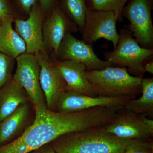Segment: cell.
<instances>
[{
	"label": "cell",
	"instance_id": "6da1fadb",
	"mask_svg": "<svg viewBox=\"0 0 153 153\" xmlns=\"http://www.w3.org/2000/svg\"><path fill=\"white\" fill-rule=\"evenodd\" d=\"M34 107V121L19 137L31 151L50 143L65 134L106 126L116 114L114 108L107 107L71 112H55L49 109L46 104Z\"/></svg>",
	"mask_w": 153,
	"mask_h": 153
},
{
	"label": "cell",
	"instance_id": "7a4b0ae2",
	"mask_svg": "<svg viewBox=\"0 0 153 153\" xmlns=\"http://www.w3.org/2000/svg\"><path fill=\"white\" fill-rule=\"evenodd\" d=\"M103 126L65 134L50 143L56 153H121L132 140L117 137Z\"/></svg>",
	"mask_w": 153,
	"mask_h": 153
},
{
	"label": "cell",
	"instance_id": "3957f363",
	"mask_svg": "<svg viewBox=\"0 0 153 153\" xmlns=\"http://www.w3.org/2000/svg\"><path fill=\"white\" fill-rule=\"evenodd\" d=\"M85 75L97 96L114 98L141 94L142 77L132 76L126 67L109 66L101 70H86Z\"/></svg>",
	"mask_w": 153,
	"mask_h": 153
},
{
	"label": "cell",
	"instance_id": "277c9868",
	"mask_svg": "<svg viewBox=\"0 0 153 153\" xmlns=\"http://www.w3.org/2000/svg\"><path fill=\"white\" fill-rule=\"evenodd\" d=\"M117 45L113 51H108L104 55L107 61L114 65L126 67L132 76L142 77L145 73V60L152 56L153 49L141 47L128 28L120 30Z\"/></svg>",
	"mask_w": 153,
	"mask_h": 153
},
{
	"label": "cell",
	"instance_id": "5b68a950",
	"mask_svg": "<svg viewBox=\"0 0 153 153\" xmlns=\"http://www.w3.org/2000/svg\"><path fill=\"white\" fill-rule=\"evenodd\" d=\"M153 0H130L125 6L123 17L129 21L128 29L141 47L153 49Z\"/></svg>",
	"mask_w": 153,
	"mask_h": 153
},
{
	"label": "cell",
	"instance_id": "8992f818",
	"mask_svg": "<svg viewBox=\"0 0 153 153\" xmlns=\"http://www.w3.org/2000/svg\"><path fill=\"white\" fill-rule=\"evenodd\" d=\"M117 22V18L112 11L87 8L85 22L81 31L82 40L92 44L98 39L103 38L111 41L115 49L120 38L116 28Z\"/></svg>",
	"mask_w": 153,
	"mask_h": 153
},
{
	"label": "cell",
	"instance_id": "52a82bcc",
	"mask_svg": "<svg viewBox=\"0 0 153 153\" xmlns=\"http://www.w3.org/2000/svg\"><path fill=\"white\" fill-rule=\"evenodd\" d=\"M55 59L59 61L73 60L84 65L87 71L101 70L114 64L100 60L94 52L92 44L77 39L68 33L58 48Z\"/></svg>",
	"mask_w": 153,
	"mask_h": 153
},
{
	"label": "cell",
	"instance_id": "ba28073f",
	"mask_svg": "<svg viewBox=\"0 0 153 153\" xmlns=\"http://www.w3.org/2000/svg\"><path fill=\"white\" fill-rule=\"evenodd\" d=\"M17 67L13 76L27 92L34 105L46 104L40 82V66L35 54L25 52L16 59Z\"/></svg>",
	"mask_w": 153,
	"mask_h": 153
},
{
	"label": "cell",
	"instance_id": "9c48e42d",
	"mask_svg": "<svg viewBox=\"0 0 153 153\" xmlns=\"http://www.w3.org/2000/svg\"><path fill=\"white\" fill-rule=\"evenodd\" d=\"M136 98L135 96L114 98L99 96L91 97L74 91H64L57 100L56 110L57 112H71L100 106L123 107L128 100Z\"/></svg>",
	"mask_w": 153,
	"mask_h": 153
},
{
	"label": "cell",
	"instance_id": "30bf717a",
	"mask_svg": "<svg viewBox=\"0 0 153 153\" xmlns=\"http://www.w3.org/2000/svg\"><path fill=\"white\" fill-rule=\"evenodd\" d=\"M104 127L107 131L123 139L150 140L153 136V130L143 123L139 114L123 107Z\"/></svg>",
	"mask_w": 153,
	"mask_h": 153
},
{
	"label": "cell",
	"instance_id": "8fae6325",
	"mask_svg": "<svg viewBox=\"0 0 153 153\" xmlns=\"http://www.w3.org/2000/svg\"><path fill=\"white\" fill-rule=\"evenodd\" d=\"M40 66V82L48 108L55 111L58 98L65 91L66 82L47 53H35Z\"/></svg>",
	"mask_w": 153,
	"mask_h": 153
},
{
	"label": "cell",
	"instance_id": "7c38bea8",
	"mask_svg": "<svg viewBox=\"0 0 153 153\" xmlns=\"http://www.w3.org/2000/svg\"><path fill=\"white\" fill-rule=\"evenodd\" d=\"M44 13L41 7L36 5L31 9L26 20L14 19V29L25 42L26 52L47 53L43 37Z\"/></svg>",
	"mask_w": 153,
	"mask_h": 153
},
{
	"label": "cell",
	"instance_id": "4fadbf2b",
	"mask_svg": "<svg viewBox=\"0 0 153 153\" xmlns=\"http://www.w3.org/2000/svg\"><path fill=\"white\" fill-rule=\"evenodd\" d=\"M78 27L60 7L53 9L43 25V37L45 49L53 51L56 57L60 43L68 33L77 32Z\"/></svg>",
	"mask_w": 153,
	"mask_h": 153
},
{
	"label": "cell",
	"instance_id": "5bb4252c",
	"mask_svg": "<svg viewBox=\"0 0 153 153\" xmlns=\"http://www.w3.org/2000/svg\"><path fill=\"white\" fill-rule=\"evenodd\" d=\"M54 63L66 82L65 91L91 97L97 96L86 79L84 65L73 60L59 61L56 59Z\"/></svg>",
	"mask_w": 153,
	"mask_h": 153
},
{
	"label": "cell",
	"instance_id": "9a60e30c",
	"mask_svg": "<svg viewBox=\"0 0 153 153\" xmlns=\"http://www.w3.org/2000/svg\"><path fill=\"white\" fill-rule=\"evenodd\" d=\"M30 108L28 102L21 105L13 112L0 122V146L7 144L28 127Z\"/></svg>",
	"mask_w": 153,
	"mask_h": 153
},
{
	"label": "cell",
	"instance_id": "2e32d148",
	"mask_svg": "<svg viewBox=\"0 0 153 153\" xmlns=\"http://www.w3.org/2000/svg\"><path fill=\"white\" fill-rule=\"evenodd\" d=\"M29 101L26 91L12 77L0 89V122Z\"/></svg>",
	"mask_w": 153,
	"mask_h": 153
},
{
	"label": "cell",
	"instance_id": "e0dca14e",
	"mask_svg": "<svg viewBox=\"0 0 153 153\" xmlns=\"http://www.w3.org/2000/svg\"><path fill=\"white\" fill-rule=\"evenodd\" d=\"M14 20L0 21V52L16 59L26 52L24 40L13 27Z\"/></svg>",
	"mask_w": 153,
	"mask_h": 153
},
{
	"label": "cell",
	"instance_id": "ac0fdd59",
	"mask_svg": "<svg viewBox=\"0 0 153 153\" xmlns=\"http://www.w3.org/2000/svg\"><path fill=\"white\" fill-rule=\"evenodd\" d=\"M141 94L139 98L128 100L123 108L137 114H146L151 118L153 115V78H143Z\"/></svg>",
	"mask_w": 153,
	"mask_h": 153
},
{
	"label": "cell",
	"instance_id": "d6986e66",
	"mask_svg": "<svg viewBox=\"0 0 153 153\" xmlns=\"http://www.w3.org/2000/svg\"><path fill=\"white\" fill-rule=\"evenodd\" d=\"M61 4L60 8L81 31L87 8L86 0H61Z\"/></svg>",
	"mask_w": 153,
	"mask_h": 153
},
{
	"label": "cell",
	"instance_id": "ffe728a7",
	"mask_svg": "<svg viewBox=\"0 0 153 153\" xmlns=\"http://www.w3.org/2000/svg\"><path fill=\"white\" fill-rule=\"evenodd\" d=\"M128 0H86L88 9L95 10L112 11L118 21H123L122 12Z\"/></svg>",
	"mask_w": 153,
	"mask_h": 153
},
{
	"label": "cell",
	"instance_id": "44dd1931",
	"mask_svg": "<svg viewBox=\"0 0 153 153\" xmlns=\"http://www.w3.org/2000/svg\"><path fill=\"white\" fill-rule=\"evenodd\" d=\"M16 59L0 52V89L12 77Z\"/></svg>",
	"mask_w": 153,
	"mask_h": 153
},
{
	"label": "cell",
	"instance_id": "7402d4cb",
	"mask_svg": "<svg viewBox=\"0 0 153 153\" xmlns=\"http://www.w3.org/2000/svg\"><path fill=\"white\" fill-rule=\"evenodd\" d=\"M121 153H153L152 139L132 140Z\"/></svg>",
	"mask_w": 153,
	"mask_h": 153
},
{
	"label": "cell",
	"instance_id": "603a6c76",
	"mask_svg": "<svg viewBox=\"0 0 153 153\" xmlns=\"http://www.w3.org/2000/svg\"><path fill=\"white\" fill-rule=\"evenodd\" d=\"M30 152L19 137L11 143L0 146V153H28Z\"/></svg>",
	"mask_w": 153,
	"mask_h": 153
},
{
	"label": "cell",
	"instance_id": "cb8c5ba5",
	"mask_svg": "<svg viewBox=\"0 0 153 153\" xmlns=\"http://www.w3.org/2000/svg\"><path fill=\"white\" fill-rule=\"evenodd\" d=\"M15 13L9 0H0V21L15 19Z\"/></svg>",
	"mask_w": 153,
	"mask_h": 153
},
{
	"label": "cell",
	"instance_id": "d4e9b609",
	"mask_svg": "<svg viewBox=\"0 0 153 153\" xmlns=\"http://www.w3.org/2000/svg\"><path fill=\"white\" fill-rule=\"evenodd\" d=\"M22 8L29 14L31 9L36 5V0H18Z\"/></svg>",
	"mask_w": 153,
	"mask_h": 153
},
{
	"label": "cell",
	"instance_id": "484cf974",
	"mask_svg": "<svg viewBox=\"0 0 153 153\" xmlns=\"http://www.w3.org/2000/svg\"><path fill=\"white\" fill-rule=\"evenodd\" d=\"M28 153H56L50 145H45Z\"/></svg>",
	"mask_w": 153,
	"mask_h": 153
},
{
	"label": "cell",
	"instance_id": "4316f807",
	"mask_svg": "<svg viewBox=\"0 0 153 153\" xmlns=\"http://www.w3.org/2000/svg\"><path fill=\"white\" fill-rule=\"evenodd\" d=\"M41 8L44 12L48 11L52 7L55 0H39Z\"/></svg>",
	"mask_w": 153,
	"mask_h": 153
},
{
	"label": "cell",
	"instance_id": "83f0119b",
	"mask_svg": "<svg viewBox=\"0 0 153 153\" xmlns=\"http://www.w3.org/2000/svg\"><path fill=\"white\" fill-rule=\"evenodd\" d=\"M140 118L142 120L143 123L146 125L148 127L153 130V120L151 118L147 117V115L145 114H139Z\"/></svg>",
	"mask_w": 153,
	"mask_h": 153
},
{
	"label": "cell",
	"instance_id": "f1b7e54d",
	"mask_svg": "<svg viewBox=\"0 0 153 153\" xmlns=\"http://www.w3.org/2000/svg\"><path fill=\"white\" fill-rule=\"evenodd\" d=\"M145 72H148L151 74H153V60L149 61L146 64L143 66Z\"/></svg>",
	"mask_w": 153,
	"mask_h": 153
}]
</instances>
